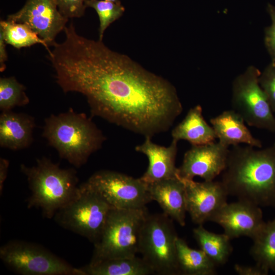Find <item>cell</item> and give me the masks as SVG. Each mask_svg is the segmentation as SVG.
Instances as JSON below:
<instances>
[{
    "label": "cell",
    "instance_id": "e0dca14e",
    "mask_svg": "<svg viewBox=\"0 0 275 275\" xmlns=\"http://www.w3.org/2000/svg\"><path fill=\"white\" fill-rule=\"evenodd\" d=\"M36 126L35 118L12 111L2 112L0 115V146L12 150L29 147L33 141Z\"/></svg>",
    "mask_w": 275,
    "mask_h": 275
},
{
    "label": "cell",
    "instance_id": "4dcf8cb0",
    "mask_svg": "<svg viewBox=\"0 0 275 275\" xmlns=\"http://www.w3.org/2000/svg\"><path fill=\"white\" fill-rule=\"evenodd\" d=\"M9 161L3 157L0 158V193L2 195L3 192L4 184L7 179L8 168L9 167Z\"/></svg>",
    "mask_w": 275,
    "mask_h": 275
},
{
    "label": "cell",
    "instance_id": "d6986e66",
    "mask_svg": "<svg viewBox=\"0 0 275 275\" xmlns=\"http://www.w3.org/2000/svg\"><path fill=\"white\" fill-rule=\"evenodd\" d=\"M171 135L173 140H185L191 146L209 144L216 139L212 126L204 119L200 105L189 109L182 121L173 128Z\"/></svg>",
    "mask_w": 275,
    "mask_h": 275
},
{
    "label": "cell",
    "instance_id": "7c38bea8",
    "mask_svg": "<svg viewBox=\"0 0 275 275\" xmlns=\"http://www.w3.org/2000/svg\"><path fill=\"white\" fill-rule=\"evenodd\" d=\"M229 147L219 142L191 146L184 154L181 165L178 168L177 177L193 180L200 177L212 181L226 167Z\"/></svg>",
    "mask_w": 275,
    "mask_h": 275
},
{
    "label": "cell",
    "instance_id": "f546056e",
    "mask_svg": "<svg viewBox=\"0 0 275 275\" xmlns=\"http://www.w3.org/2000/svg\"><path fill=\"white\" fill-rule=\"evenodd\" d=\"M234 268L239 275H267L269 272L256 264L254 266L236 264L234 265Z\"/></svg>",
    "mask_w": 275,
    "mask_h": 275
},
{
    "label": "cell",
    "instance_id": "3957f363",
    "mask_svg": "<svg viewBox=\"0 0 275 275\" xmlns=\"http://www.w3.org/2000/svg\"><path fill=\"white\" fill-rule=\"evenodd\" d=\"M42 136L60 157L76 168L85 164L105 140L102 131L85 113L72 108L44 121Z\"/></svg>",
    "mask_w": 275,
    "mask_h": 275
},
{
    "label": "cell",
    "instance_id": "ffe728a7",
    "mask_svg": "<svg viewBox=\"0 0 275 275\" xmlns=\"http://www.w3.org/2000/svg\"><path fill=\"white\" fill-rule=\"evenodd\" d=\"M80 269L85 275H148L154 273L143 259L136 256L88 264Z\"/></svg>",
    "mask_w": 275,
    "mask_h": 275
},
{
    "label": "cell",
    "instance_id": "83f0119b",
    "mask_svg": "<svg viewBox=\"0 0 275 275\" xmlns=\"http://www.w3.org/2000/svg\"><path fill=\"white\" fill-rule=\"evenodd\" d=\"M61 13L67 18L82 16L87 8L86 0H54Z\"/></svg>",
    "mask_w": 275,
    "mask_h": 275
},
{
    "label": "cell",
    "instance_id": "d4e9b609",
    "mask_svg": "<svg viewBox=\"0 0 275 275\" xmlns=\"http://www.w3.org/2000/svg\"><path fill=\"white\" fill-rule=\"evenodd\" d=\"M25 87L13 76L0 78V109L2 112L11 111L16 106L28 104L30 99Z\"/></svg>",
    "mask_w": 275,
    "mask_h": 275
},
{
    "label": "cell",
    "instance_id": "cb8c5ba5",
    "mask_svg": "<svg viewBox=\"0 0 275 275\" xmlns=\"http://www.w3.org/2000/svg\"><path fill=\"white\" fill-rule=\"evenodd\" d=\"M0 32L7 44L20 49L36 44L43 45L49 52L46 42L41 39L27 24L6 20H1Z\"/></svg>",
    "mask_w": 275,
    "mask_h": 275
},
{
    "label": "cell",
    "instance_id": "9a60e30c",
    "mask_svg": "<svg viewBox=\"0 0 275 275\" xmlns=\"http://www.w3.org/2000/svg\"><path fill=\"white\" fill-rule=\"evenodd\" d=\"M178 141L172 140L168 147L152 142L151 138L145 137L141 145L136 146V151L145 154L148 159V167L141 178L147 184L177 178L178 168L175 160Z\"/></svg>",
    "mask_w": 275,
    "mask_h": 275
},
{
    "label": "cell",
    "instance_id": "1f68e13d",
    "mask_svg": "<svg viewBox=\"0 0 275 275\" xmlns=\"http://www.w3.org/2000/svg\"><path fill=\"white\" fill-rule=\"evenodd\" d=\"M6 42L3 34L0 32V70L3 72L6 68L5 62L7 60L8 54L6 50Z\"/></svg>",
    "mask_w": 275,
    "mask_h": 275
},
{
    "label": "cell",
    "instance_id": "ba28073f",
    "mask_svg": "<svg viewBox=\"0 0 275 275\" xmlns=\"http://www.w3.org/2000/svg\"><path fill=\"white\" fill-rule=\"evenodd\" d=\"M0 258L23 275H85L41 245L22 240L9 241L0 248Z\"/></svg>",
    "mask_w": 275,
    "mask_h": 275
},
{
    "label": "cell",
    "instance_id": "603a6c76",
    "mask_svg": "<svg viewBox=\"0 0 275 275\" xmlns=\"http://www.w3.org/2000/svg\"><path fill=\"white\" fill-rule=\"evenodd\" d=\"M253 241L250 254L256 264L275 273V218L265 223Z\"/></svg>",
    "mask_w": 275,
    "mask_h": 275
},
{
    "label": "cell",
    "instance_id": "4316f807",
    "mask_svg": "<svg viewBox=\"0 0 275 275\" xmlns=\"http://www.w3.org/2000/svg\"><path fill=\"white\" fill-rule=\"evenodd\" d=\"M259 82L266 95L272 111L275 113V62L271 61L261 72Z\"/></svg>",
    "mask_w": 275,
    "mask_h": 275
},
{
    "label": "cell",
    "instance_id": "7402d4cb",
    "mask_svg": "<svg viewBox=\"0 0 275 275\" xmlns=\"http://www.w3.org/2000/svg\"><path fill=\"white\" fill-rule=\"evenodd\" d=\"M200 248L217 265L225 264L232 252L231 239L224 233L216 234L200 225L193 230Z\"/></svg>",
    "mask_w": 275,
    "mask_h": 275
},
{
    "label": "cell",
    "instance_id": "7a4b0ae2",
    "mask_svg": "<svg viewBox=\"0 0 275 275\" xmlns=\"http://www.w3.org/2000/svg\"><path fill=\"white\" fill-rule=\"evenodd\" d=\"M222 174L229 196L260 207H275V143L265 148L232 146Z\"/></svg>",
    "mask_w": 275,
    "mask_h": 275
},
{
    "label": "cell",
    "instance_id": "2e32d148",
    "mask_svg": "<svg viewBox=\"0 0 275 275\" xmlns=\"http://www.w3.org/2000/svg\"><path fill=\"white\" fill-rule=\"evenodd\" d=\"M148 184L152 201L158 203L163 213L184 226L187 210L183 182L177 177Z\"/></svg>",
    "mask_w": 275,
    "mask_h": 275
},
{
    "label": "cell",
    "instance_id": "484cf974",
    "mask_svg": "<svg viewBox=\"0 0 275 275\" xmlns=\"http://www.w3.org/2000/svg\"><path fill=\"white\" fill-rule=\"evenodd\" d=\"M86 7L93 8L99 19V40H102L104 33L109 25L123 14L125 8L119 1L86 0Z\"/></svg>",
    "mask_w": 275,
    "mask_h": 275
},
{
    "label": "cell",
    "instance_id": "ac0fdd59",
    "mask_svg": "<svg viewBox=\"0 0 275 275\" xmlns=\"http://www.w3.org/2000/svg\"><path fill=\"white\" fill-rule=\"evenodd\" d=\"M216 139L229 147L244 144L262 148V142L253 135L243 118L233 109L226 110L210 119Z\"/></svg>",
    "mask_w": 275,
    "mask_h": 275
},
{
    "label": "cell",
    "instance_id": "52a82bcc",
    "mask_svg": "<svg viewBox=\"0 0 275 275\" xmlns=\"http://www.w3.org/2000/svg\"><path fill=\"white\" fill-rule=\"evenodd\" d=\"M172 219L164 214H148L144 224L139 253L154 273L180 274L176 240L178 237Z\"/></svg>",
    "mask_w": 275,
    "mask_h": 275
},
{
    "label": "cell",
    "instance_id": "5b68a950",
    "mask_svg": "<svg viewBox=\"0 0 275 275\" xmlns=\"http://www.w3.org/2000/svg\"><path fill=\"white\" fill-rule=\"evenodd\" d=\"M146 207L135 209L112 208L94 248L89 264L139 253L141 234L148 215Z\"/></svg>",
    "mask_w": 275,
    "mask_h": 275
},
{
    "label": "cell",
    "instance_id": "30bf717a",
    "mask_svg": "<svg viewBox=\"0 0 275 275\" xmlns=\"http://www.w3.org/2000/svg\"><path fill=\"white\" fill-rule=\"evenodd\" d=\"M85 182L113 208H143L152 201L148 184L141 178L104 170L95 172Z\"/></svg>",
    "mask_w": 275,
    "mask_h": 275
},
{
    "label": "cell",
    "instance_id": "9c48e42d",
    "mask_svg": "<svg viewBox=\"0 0 275 275\" xmlns=\"http://www.w3.org/2000/svg\"><path fill=\"white\" fill-rule=\"evenodd\" d=\"M260 74L257 68L251 66L236 77L232 87V107L249 126L274 133L275 116L259 84Z\"/></svg>",
    "mask_w": 275,
    "mask_h": 275
},
{
    "label": "cell",
    "instance_id": "4fadbf2b",
    "mask_svg": "<svg viewBox=\"0 0 275 275\" xmlns=\"http://www.w3.org/2000/svg\"><path fill=\"white\" fill-rule=\"evenodd\" d=\"M209 221L220 225L231 239L241 236L253 239L266 223L260 206L239 200L227 203L211 216Z\"/></svg>",
    "mask_w": 275,
    "mask_h": 275
},
{
    "label": "cell",
    "instance_id": "8fae6325",
    "mask_svg": "<svg viewBox=\"0 0 275 275\" xmlns=\"http://www.w3.org/2000/svg\"><path fill=\"white\" fill-rule=\"evenodd\" d=\"M7 20L27 24L48 47L53 45L56 36L64 31L68 21L54 0H26L21 9L8 16Z\"/></svg>",
    "mask_w": 275,
    "mask_h": 275
},
{
    "label": "cell",
    "instance_id": "5bb4252c",
    "mask_svg": "<svg viewBox=\"0 0 275 275\" xmlns=\"http://www.w3.org/2000/svg\"><path fill=\"white\" fill-rule=\"evenodd\" d=\"M180 179L184 185L187 212L196 224L209 221L227 203L229 195L222 181Z\"/></svg>",
    "mask_w": 275,
    "mask_h": 275
},
{
    "label": "cell",
    "instance_id": "44dd1931",
    "mask_svg": "<svg viewBox=\"0 0 275 275\" xmlns=\"http://www.w3.org/2000/svg\"><path fill=\"white\" fill-rule=\"evenodd\" d=\"M177 260L180 274L214 275L217 265L200 249L190 248L186 241L177 237Z\"/></svg>",
    "mask_w": 275,
    "mask_h": 275
},
{
    "label": "cell",
    "instance_id": "d6a6232c",
    "mask_svg": "<svg viewBox=\"0 0 275 275\" xmlns=\"http://www.w3.org/2000/svg\"><path fill=\"white\" fill-rule=\"evenodd\" d=\"M105 1H111V2H114L119 1V0H105Z\"/></svg>",
    "mask_w": 275,
    "mask_h": 275
},
{
    "label": "cell",
    "instance_id": "f1b7e54d",
    "mask_svg": "<svg viewBox=\"0 0 275 275\" xmlns=\"http://www.w3.org/2000/svg\"><path fill=\"white\" fill-rule=\"evenodd\" d=\"M267 10L270 15L271 23L265 28L264 44L271 62H275V7L268 4Z\"/></svg>",
    "mask_w": 275,
    "mask_h": 275
},
{
    "label": "cell",
    "instance_id": "6da1fadb",
    "mask_svg": "<svg viewBox=\"0 0 275 275\" xmlns=\"http://www.w3.org/2000/svg\"><path fill=\"white\" fill-rule=\"evenodd\" d=\"M65 39L48 58L64 93L87 99L91 114L152 138L168 130L183 110L175 88L102 41L77 34L71 23Z\"/></svg>",
    "mask_w": 275,
    "mask_h": 275
},
{
    "label": "cell",
    "instance_id": "277c9868",
    "mask_svg": "<svg viewBox=\"0 0 275 275\" xmlns=\"http://www.w3.org/2000/svg\"><path fill=\"white\" fill-rule=\"evenodd\" d=\"M20 168L32 193L28 207L41 209L46 218L53 217L77 195L78 180L73 168L62 169L59 163L45 157L37 159L35 166L21 164Z\"/></svg>",
    "mask_w": 275,
    "mask_h": 275
},
{
    "label": "cell",
    "instance_id": "8992f818",
    "mask_svg": "<svg viewBox=\"0 0 275 275\" xmlns=\"http://www.w3.org/2000/svg\"><path fill=\"white\" fill-rule=\"evenodd\" d=\"M112 208L86 182L79 185L76 196L54 215L64 228L88 239L93 243L100 237Z\"/></svg>",
    "mask_w": 275,
    "mask_h": 275
}]
</instances>
